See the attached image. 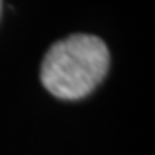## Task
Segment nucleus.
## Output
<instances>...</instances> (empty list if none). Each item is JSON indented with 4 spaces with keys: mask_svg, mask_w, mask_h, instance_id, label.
<instances>
[{
    "mask_svg": "<svg viewBox=\"0 0 155 155\" xmlns=\"http://www.w3.org/2000/svg\"><path fill=\"white\" fill-rule=\"evenodd\" d=\"M109 64V48L98 36L71 35L48 48L41 62L40 78L54 97L79 100L102 83Z\"/></svg>",
    "mask_w": 155,
    "mask_h": 155,
    "instance_id": "nucleus-1",
    "label": "nucleus"
},
{
    "mask_svg": "<svg viewBox=\"0 0 155 155\" xmlns=\"http://www.w3.org/2000/svg\"><path fill=\"white\" fill-rule=\"evenodd\" d=\"M0 5H2V0H0Z\"/></svg>",
    "mask_w": 155,
    "mask_h": 155,
    "instance_id": "nucleus-2",
    "label": "nucleus"
}]
</instances>
